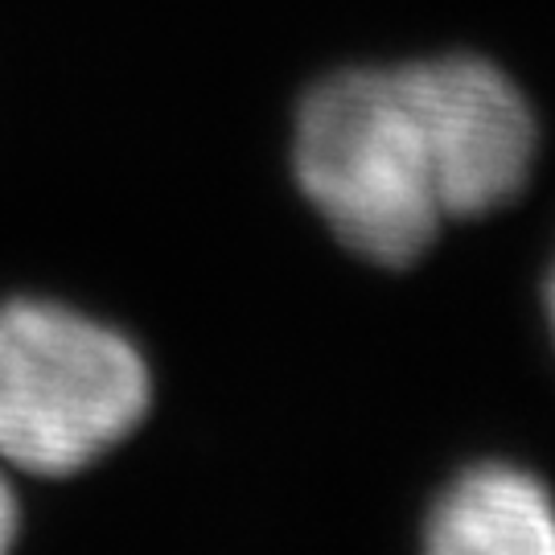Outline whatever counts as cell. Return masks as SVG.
<instances>
[{"mask_svg": "<svg viewBox=\"0 0 555 555\" xmlns=\"http://www.w3.org/2000/svg\"><path fill=\"white\" fill-rule=\"evenodd\" d=\"M293 157L305 198L375 263H416L449 219L437 128L412 66L346 70L309 91Z\"/></svg>", "mask_w": 555, "mask_h": 555, "instance_id": "cell-1", "label": "cell"}, {"mask_svg": "<svg viewBox=\"0 0 555 555\" xmlns=\"http://www.w3.org/2000/svg\"><path fill=\"white\" fill-rule=\"evenodd\" d=\"M149 408L132 341L46 300L0 305V453L29 474H75Z\"/></svg>", "mask_w": 555, "mask_h": 555, "instance_id": "cell-2", "label": "cell"}, {"mask_svg": "<svg viewBox=\"0 0 555 555\" xmlns=\"http://www.w3.org/2000/svg\"><path fill=\"white\" fill-rule=\"evenodd\" d=\"M412 75L437 128L449 219L506 206L535 160V116L518 87L481 59L416 62Z\"/></svg>", "mask_w": 555, "mask_h": 555, "instance_id": "cell-3", "label": "cell"}, {"mask_svg": "<svg viewBox=\"0 0 555 555\" xmlns=\"http://www.w3.org/2000/svg\"><path fill=\"white\" fill-rule=\"evenodd\" d=\"M428 547L437 555H555V506L535 477L481 465L440 498Z\"/></svg>", "mask_w": 555, "mask_h": 555, "instance_id": "cell-4", "label": "cell"}, {"mask_svg": "<svg viewBox=\"0 0 555 555\" xmlns=\"http://www.w3.org/2000/svg\"><path fill=\"white\" fill-rule=\"evenodd\" d=\"M13 535H17V506H13V498L0 481V552L13 543Z\"/></svg>", "mask_w": 555, "mask_h": 555, "instance_id": "cell-5", "label": "cell"}, {"mask_svg": "<svg viewBox=\"0 0 555 555\" xmlns=\"http://www.w3.org/2000/svg\"><path fill=\"white\" fill-rule=\"evenodd\" d=\"M552 321H555V280H552Z\"/></svg>", "mask_w": 555, "mask_h": 555, "instance_id": "cell-6", "label": "cell"}]
</instances>
